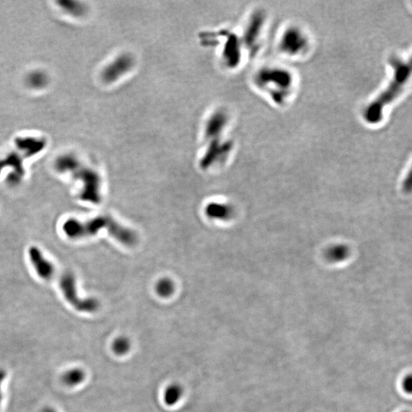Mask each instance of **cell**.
<instances>
[{"label": "cell", "mask_w": 412, "mask_h": 412, "mask_svg": "<svg viewBox=\"0 0 412 412\" xmlns=\"http://www.w3.org/2000/svg\"><path fill=\"white\" fill-rule=\"evenodd\" d=\"M85 374L83 370L79 368L70 369L64 374L62 377L64 384L70 387L78 386L85 379Z\"/></svg>", "instance_id": "277c9868"}, {"label": "cell", "mask_w": 412, "mask_h": 412, "mask_svg": "<svg viewBox=\"0 0 412 412\" xmlns=\"http://www.w3.org/2000/svg\"><path fill=\"white\" fill-rule=\"evenodd\" d=\"M183 390L178 384H172L166 388L164 392V401L168 405H173L176 404L182 395Z\"/></svg>", "instance_id": "5b68a950"}, {"label": "cell", "mask_w": 412, "mask_h": 412, "mask_svg": "<svg viewBox=\"0 0 412 412\" xmlns=\"http://www.w3.org/2000/svg\"><path fill=\"white\" fill-rule=\"evenodd\" d=\"M28 258L31 265L38 276L44 280L53 281L57 284L66 300L75 309L81 312H93L97 309L96 301L79 297L74 276L68 272L60 271L39 248L31 247L28 250Z\"/></svg>", "instance_id": "6da1fadb"}, {"label": "cell", "mask_w": 412, "mask_h": 412, "mask_svg": "<svg viewBox=\"0 0 412 412\" xmlns=\"http://www.w3.org/2000/svg\"><path fill=\"white\" fill-rule=\"evenodd\" d=\"M29 82L32 85H34V86L40 87L45 83L46 80L44 79V75L35 73L31 76Z\"/></svg>", "instance_id": "52a82bcc"}, {"label": "cell", "mask_w": 412, "mask_h": 412, "mask_svg": "<svg viewBox=\"0 0 412 412\" xmlns=\"http://www.w3.org/2000/svg\"><path fill=\"white\" fill-rule=\"evenodd\" d=\"M6 377V370H5V369H0V405H1L2 399H3V397H2V383L4 381Z\"/></svg>", "instance_id": "ba28073f"}, {"label": "cell", "mask_w": 412, "mask_h": 412, "mask_svg": "<svg viewBox=\"0 0 412 412\" xmlns=\"http://www.w3.org/2000/svg\"><path fill=\"white\" fill-rule=\"evenodd\" d=\"M80 163L73 156L65 155L59 157L55 163L56 169L61 172H71L75 178L83 183V192L81 198L83 199L94 200L96 198V174L90 169L80 168Z\"/></svg>", "instance_id": "3957f363"}, {"label": "cell", "mask_w": 412, "mask_h": 412, "mask_svg": "<svg viewBox=\"0 0 412 412\" xmlns=\"http://www.w3.org/2000/svg\"><path fill=\"white\" fill-rule=\"evenodd\" d=\"M410 76V67L404 64L397 66L395 76L387 87L376 99L365 109L364 117L370 123H375L381 119L383 110L386 105L395 100L404 90Z\"/></svg>", "instance_id": "7a4b0ae2"}, {"label": "cell", "mask_w": 412, "mask_h": 412, "mask_svg": "<svg viewBox=\"0 0 412 412\" xmlns=\"http://www.w3.org/2000/svg\"><path fill=\"white\" fill-rule=\"evenodd\" d=\"M131 349V342L125 337L116 338L112 343V350L116 355L123 356Z\"/></svg>", "instance_id": "8992f818"}, {"label": "cell", "mask_w": 412, "mask_h": 412, "mask_svg": "<svg viewBox=\"0 0 412 412\" xmlns=\"http://www.w3.org/2000/svg\"><path fill=\"white\" fill-rule=\"evenodd\" d=\"M41 412H57L56 411L55 409H53V407H46L44 408H43V410H41Z\"/></svg>", "instance_id": "9c48e42d"}]
</instances>
